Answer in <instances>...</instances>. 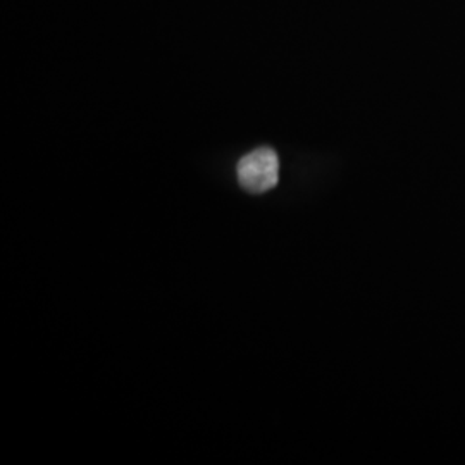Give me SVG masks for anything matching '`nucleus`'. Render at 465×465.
<instances>
[{
	"instance_id": "1",
	"label": "nucleus",
	"mask_w": 465,
	"mask_h": 465,
	"mask_svg": "<svg viewBox=\"0 0 465 465\" xmlns=\"http://www.w3.org/2000/svg\"><path fill=\"white\" fill-rule=\"evenodd\" d=\"M238 182L250 193H264L274 188L280 178L278 153L269 147L253 150L240 159Z\"/></svg>"
}]
</instances>
